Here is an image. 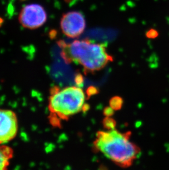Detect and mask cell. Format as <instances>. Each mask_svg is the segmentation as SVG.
Returning <instances> with one entry per match:
<instances>
[{
	"label": "cell",
	"instance_id": "7",
	"mask_svg": "<svg viewBox=\"0 0 169 170\" xmlns=\"http://www.w3.org/2000/svg\"><path fill=\"white\" fill-rule=\"evenodd\" d=\"M12 148L6 144L0 145V170H6L13 157Z\"/></svg>",
	"mask_w": 169,
	"mask_h": 170
},
{
	"label": "cell",
	"instance_id": "6",
	"mask_svg": "<svg viewBox=\"0 0 169 170\" xmlns=\"http://www.w3.org/2000/svg\"><path fill=\"white\" fill-rule=\"evenodd\" d=\"M18 129L16 113L9 109L0 108V145L6 144L15 138Z\"/></svg>",
	"mask_w": 169,
	"mask_h": 170
},
{
	"label": "cell",
	"instance_id": "9",
	"mask_svg": "<svg viewBox=\"0 0 169 170\" xmlns=\"http://www.w3.org/2000/svg\"><path fill=\"white\" fill-rule=\"evenodd\" d=\"M103 125L107 130L114 129L116 125V122L113 119L110 117H106V118L103 120Z\"/></svg>",
	"mask_w": 169,
	"mask_h": 170
},
{
	"label": "cell",
	"instance_id": "8",
	"mask_svg": "<svg viewBox=\"0 0 169 170\" xmlns=\"http://www.w3.org/2000/svg\"><path fill=\"white\" fill-rule=\"evenodd\" d=\"M123 104V100L118 96L113 98L110 101V107H112L113 110H119Z\"/></svg>",
	"mask_w": 169,
	"mask_h": 170
},
{
	"label": "cell",
	"instance_id": "10",
	"mask_svg": "<svg viewBox=\"0 0 169 170\" xmlns=\"http://www.w3.org/2000/svg\"><path fill=\"white\" fill-rule=\"evenodd\" d=\"M104 114L106 117H110L113 114V109L111 107H107L104 111Z\"/></svg>",
	"mask_w": 169,
	"mask_h": 170
},
{
	"label": "cell",
	"instance_id": "1",
	"mask_svg": "<svg viewBox=\"0 0 169 170\" xmlns=\"http://www.w3.org/2000/svg\"><path fill=\"white\" fill-rule=\"evenodd\" d=\"M130 132L112 129L97 133L94 149L122 167H128L141 155V150L130 141Z\"/></svg>",
	"mask_w": 169,
	"mask_h": 170
},
{
	"label": "cell",
	"instance_id": "4",
	"mask_svg": "<svg viewBox=\"0 0 169 170\" xmlns=\"http://www.w3.org/2000/svg\"><path fill=\"white\" fill-rule=\"evenodd\" d=\"M47 19V12L40 4L32 3L24 7L19 15L20 24L28 29H36L44 24Z\"/></svg>",
	"mask_w": 169,
	"mask_h": 170
},
{
	"label": "cell",
	"instance_id": "3",
	"mask_svg": "<svg viewBox=\"0 0 169 170\" xmlns=\"http://www.w3.org/2000/svg\"><path fill=\"white\" fill-rule=\"evenodd\" d=\"M86 95L82 89L76 87L52 89L48 100V110L54 119L67 120L87 108Z\"/></svg>",
	"mask_w": 169,
	"mask_h": 170
},
{
	"label": "cell",
	"instance_id": "5",
	"mask_svg": "<svg viewBox=\"0 0 169 170\" xmlns=\"http://www.w3.org/2000/svg\"><path fill=\"white\" fill-rule=\"evenodd\" d=\"M61 28L63 34L69 38L80 37L84 32L86 23L83 14L78 11H70L64 13L61 22Z\"/></svg>",
	"mask_w": 169,
	"mask_h": 170
},
{
	"label": "cell",
	"instance_id": "2",
	"mask_svg": "<svg viewBox=\"0 0 169 170\" xmlns=\"http://www.w3.org/2000/svg\"><path fill=\"white\" fill-rule=\"evenodd\" d=\"M62 56L68 63L81 66L86 72L93 73L104 68L113 61L103 44L96 43L88 39L75 40L67 44L59 42Z\"/></svg>",
	"mask_w": 169,
	"mask_h": 170
},
{
	"label": "cell",
	"instance_id": "12",
	"mask_svg": "<svg viewBox=\"0 0 169 170\" xmlns=\"http://www.w3.org/2000/svg\"><path fill=\"white\" fill-rule=\"evenodd\" d=\"M95 91H97V90H96V89L94 88H89L88 90V95H90L92 94H94V92Z\"/></svg>",
	"mask_w": 169,
	"mask_h": 170
},
{
	"label": "cell",
	"instance_id": "11",
	"mask_svg": "<svg viewBox=\"0 0 169 170\" xmlns=\"http://www.w3.org/2000/svg\"><path fill=\"white\" fill-rule=\"evenodd\" d=\"M156 34H156V31H154L153 30H151L147 33V36L148 38H154L155 37H156Z\"/></svg>",
	"mask_w": 169,
	"mask_h": 170
}]
</instances>
